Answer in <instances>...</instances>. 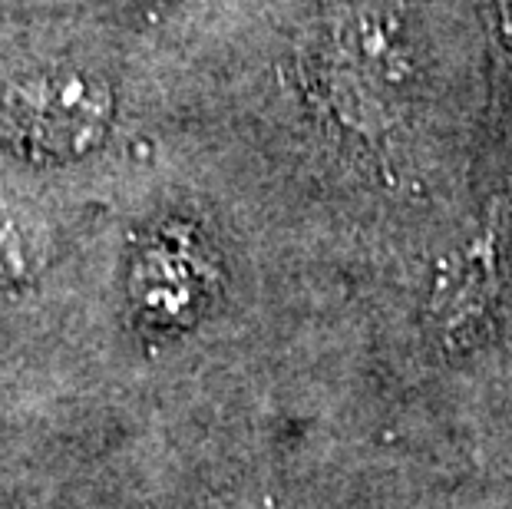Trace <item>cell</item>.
Segmentation results:
<instances>
[{
    "label": "cell",
    "instance_id": "cell-1",
    "mask_svg": "<svg viewBox=\"0 0 512 509\" xmlns=\"http://www.w3.org/2000/svg\"><path fill=\"white\" fill-rule=\"evenodd\" d=\"M0 119L10 143L24 156L67 162L90 153L106 136L113 119V93L93 73L53 67L10 86Z\"/></svg>",
    "mask_w": 512,
    "mask_h": 509
},
{
    "label": "cell",
    "instance_id": "cell-3",
    "mask_svg": "<svg viewBox=\"0 0 512 509\" xmlns=\"http://www.w3.org/2000/svg\"><path fill=\"white\" fill-rule=\"evenodd\" d=\"M503 235L489 232L486 242L473 245L466 252L460 272L453 278L456 298H450V311H466V314H483L489 301L496 295V278H499V262H503Z\"/></svg>",
    "mask_w": 512,
    "mask_h": 509
},
{
    "label": "cell",
    "instance_id": "cell-2",
    "mask_svg": "<svg viewBox=\"0 0 512 509\" xmlns=\"http://www.w3.org/2000/svg\"><path fill=\"white\" fill-rule=\"evenodd\" d=\"M341 57L357 77H367L361 90L367 96L397 93L400 83L407 80V40H403V20L394 10L370 7L361 10L341 37Z\"/></svg>",
    "mask_w": 512,
    "mask_h": 509
},
{
    "label": "cell",
    "instance_id": "cell-4",
    "mask_svg": "<svg viewBox=\"0 0 512 509\" xmlns=\"http://www.w3.org/2000/svg\"><path fill=\"white\" fill-rule=\"evenodd\" d=\"M27 265H30L27 235L14 222H0V285L20 278L27 272Z\"/></svg>",
    "mask_w": 512,
    "mask_h": 509
},
{
    "label": "cell",
    "instance_id": "cell-5",
    "mask_svg": "<svg viewBox=\"0 0 512 509\" xmlns=\"http://www.w3.org/2000/svg\"><path fill=\"white\" fill-rule=\"evenodd\" d=\"M499 24H503V34L512 40V0H499Z\"/></svg>",
    "mask_w": 512,
    "mask_h": 509
}]
</instances>
